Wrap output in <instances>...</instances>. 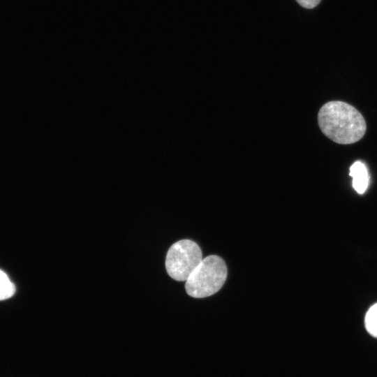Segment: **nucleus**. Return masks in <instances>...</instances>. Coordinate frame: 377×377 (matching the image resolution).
<instances>
[{
  "label": "nucleus",
  "instance_id": "f257e3e1",
  "mask_svg": "<svg viewBox=\"0 0 377 377\" xmlns=\"http://www.w3.org/2000/svg\"><path fill=\"white\" fill-rule=\"evenodd\" d=\"M322 132L332 141L342 145L360 140L366 131L361 113L351 105L339 101L324 104L318 114Z\"/></svg>",
  "mask_w": 377,
  "mask_h": 377
},
{
  "label": "nucleus",
  "instance_id": "f03ea898",
  "mask_svg": "<svg viewBox=\"0 0 377 377\" xmlns=\"http://www.w3.org/2000/svg\"><path fill=\"white\" fill-rule=\"evenodd\" d=\"M226 277L227 268L223 260L214 255L207 256L186 281V291L195 298L212 295L222 288Z\"/></svg>",
  "mask_w": 377,
  "mask_h": 377
},
{
  "label": "nucleus",
  "instance_id": "7ed1b4c3",
  "mask_svg": "<svg viewBox=\"0 0 377 377\" xmlns=\"http://www.w3.org/2000/svg\"><path fill=\"white\" fill-rule=\"evenodd\" d=\"M202 260V251L197 243L190 239L179 240L168 251L166 271L176 281H186Z\"/></svg>",
  "mask_w": 377,
  "mask_h": 377
},
{
  "label": "nucleus",
  "instance_id": "20e7f679",
  "mask_svg": "<svg viewBox=\"0 0 377 377\" xmlns=\"http://www.w3.org/2000/svg\"><path fill=\"white\" fill-rule=\"evenodd\" d=\"M350 176L353 177V186L360 194L365 192L369 184V175L365 165L361 161L355 162L350 168Z\"/></svg>",
  "mask_w": 377,
  "mask_h": 377
},
{
  "label": "nucleus",
  "instance_id": "39448f33",
  "mask_svg": "<svg viewBox=\"0 0 377 377\" xmlns=\"http://www.w3.org/2000/svg\"><path fill=\"white\" fill-rule=\"evenodd\" d=\"M364 324L367 332L377 338V303L368 310L365 316Z\"/></svg>",
  "mask_w": 377,
  "mask_h": 377
},
{
  "label": "nucleus",
  "instance_id": "423d86ee",
  "mask_svg": "<svg viewBox=\"0 0 377 377\" xmlns=\"http://www.w3.org/2000/svg\"><path fill=\"white\" fill-rule=\"evenodd\" d=\"M15 293V286L8 276L0 269V300L10 298Z\"/></svg>",
  "mask_w": 377,
  "mask_h": 377
},
{
  "label": "nucleus",
  "instance_id": "0eeeda50",
  "mask_svg": "<svg viewBox=\"0 0 377 377\" xmlns=\"http://www.w3.org/2000/svg\"><path fill=\"white\" fill-rule=\"evenodd\" d=\"M297 3L305 8H313L316 7L320 0H296Z\"/></svg>",
  "mask_w": 377,
  "mask_h": 377
}]
</instances>
